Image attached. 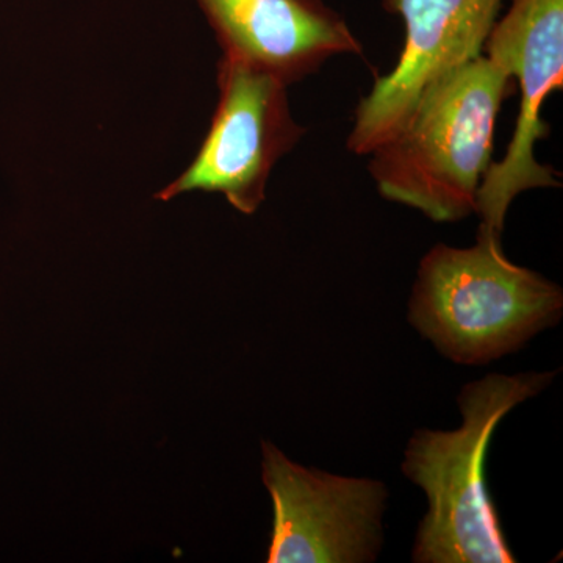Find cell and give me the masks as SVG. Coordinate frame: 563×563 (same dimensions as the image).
I'll return each instance as SVG.
<instances>
[{"label":"cell","mask_w":563,"mask_h":563,"mask_svg":"<svg viewBox=\"0 0 563 563\" xmlns=\"http://www.w3.org/2000/svg\"><path fill=\"white\" fill-rule=\"evenodd\" d=\"M222 52L284 84L312 76L333 57L362 55L342 14L324 0H198Z\"/></svg>","instance_id":"ba28073f"},{"label":"cell","mask_w":563,"mask_h":563,"mask_svg":"<svg viewBox=\"0 0 563 563\" xmlns=\"http://www.w3.org/2000/svg\"><path fill=\"white\" fill-rule=\"evenodd\" d=\"M514 88L484 54L432 84L401 128L368 154L379 195L435 222L476 214L499 110Z\"/></svg>","instance_id":"6da1fadb"},{"label":"cell","mask_w":563,"mask_h":563,"mask_svg":"<svg viewBox=\"0 0 563 563\" xmlns=\"http://www.w3.org/2000/svg\"><path fill=\"white\" fill-rule=\"evenodd\" d=\"M218 88L220 101L201 150L190 168L155 199L220 192L233 209L252 214L265 201L274 166L307 129L292 118L288 85L250 63L222 55Z\"/></svg>","instance_id":"277c9868"},{"label":"cell","mask_w":563,"mask_h":563,"mask_svg":"<svg viewBox=\"0 0 563 563\" xmlns=\"http://www.w3.org/2000/svg\"><path fill=\"white\" fill-rule=\"evenodd\" d=\"M562 313V288L510 262L501 236L479 231L473 246L440 243L421 258L407 320L450 361L485 365L520 351Z\"/></svg>","instance_id":"3957f363"},{"label":"cell","mask_w":563,"mask_h":563,"mask_svg":"<svg viewBox=\"0 0 563 563\" xmlns=\"http://www.w3.org/2000/svg\"><path fill=\"white\" fill-rule=\"evenodd\" d=\"M262 479L274 507L269 563H369L384 547L387 485L290 461L262 444Z\"/></svg>","instance_id":"8992f818"},{"label":"cell","mask_w":563,"mask_h":563,"mask_svg":"<svg viewBox=\"0 0 563 563\" xmlns=\"http://www.w3.org/2000/svg\"><path fill=\"white\" fill-rule=\"evenodd\" d=\"M503 0H383L404 21L395 68L374 81L354 113L347 150L368 155L409 117L422 92L484 54Z\"/></svg>","instance_id":"52a82bcc"},{"label":"cell","mask_w":563,"mask_h":563,"mask_svg":"<svg viewBox=\"0 0 563 563\" xmlns=\"http://www.w3.org/2000/svg\"><path fill=\"white\" fill-rule=\"evenodd\" d=\"M484 51L520 84L517 125L506 155L490 163L477 195L479 231L501 236L517 196L536 188L561 187L559 174L536 158L550 125L542 120L548 96L563 88V0H510L493 25Z\"/></svg>","instance_id":"5b68a950"},{"label":"cell","mask_w":563,"mask_h":563,"mask_svg":"<svg viewBox=\"0 0 563 563\" xmlns=\"http://www.w3.org/2000/svg\"><path fill=\"white\" fill-rule=\"evenodd\" d=\"M555 372L492 373L457 396L461 428L418 429L404 451L402 474L420 487L428 512L418 526L417 563H515L485 485V459L499 422L554 383Z\"/></svg>","instance_id":"7a4b0ae2"}]
</instances>
